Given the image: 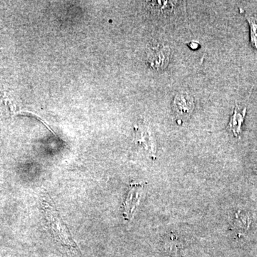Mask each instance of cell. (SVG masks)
Segmentation results:
<instances>
[{
    "label": "cell",
    "mask_w": 257,
    "mask_h": 257,
    "mask_svg": "<svg viewBox=\"0 0 257 257\" xmlns=\"http://www.w3.org/2000/svg\"><path fill=\"white\" fill-rule=\"evenodd\" d=\"M143 187L141 184L132 183L130 184L126 199L123 208V216L126 220H131L134 214L138 209L142 196H143Z\"/></svg>",
    "instance_id": "obj_3"
},
{
    "label": "cell",
    "mask_w": 257,
    "mask_h": 257,
    "mask_svg": "<svg viewBox=\"0 0 257 257\" xmlns=\"http://www.w3.org/2000/svg\"><path fill=\"white\" fill-rule=\"evenodd\" d=\"M42 208L57 241L62 246L68 248L72 253L79 252V247L77 243L74 241L68 227L62 220L53 204H50L44 199L42 201Z\"/></svg>",
    "instance_id": "obj_1"
},
{
    "label": "cell",
    "mask_w": 257,
    "mask_h": 257,
    "mask_svg": "<svg viewBox=\"0 0 257 257\" xmlns=\"http://www.w3.org/2000/svg\"><path fill=\"white\" fill-rule=\"evenodd\" d=\"M170 59V49L168 46L157 45L151 47L147 54V62L152 69L162 70L168 65Z\"/></svg>",
    "instance_id": "obj_2"
},
{
    "label": "cell",
    "mask_w": 257,
    "mask_h": 257,
    "mask_svg": "<svg viewBox=\"0 0 257 257\" xmlns=\"http://www.w3.org/2000/svg\"><path fill=\"white\" fill-rule=\"evenodd\" d=\"M136 138L137 141L143 143L147 150L151 152V153H155L154 147L152 146L151 140H150V135L147 130H145V128H138V130H136Z\"/></svg>",
    "instance_id": "obj_7"
},
{
    "label": "cell",
    "mask_w": 257,
    "mask_h": 257,
    "mask_svg": "<svg viewBox=\"0 0 257 257\" xmlns=\"http://www.w3.org/2000/svg\"><path fill=\"white\" fill-rule=\"evenodd\" d=\"M245 18L249 24L251 45L257 51V18L247 16L246 15H245Z\"/></svg>",
    "instance_id": "obj_8"
},
{
    "label": "cell",
    "mask_w": 257,
    "mask_h": 257,
    "mask_svg": "<svg viewBox=\"0 0 257 257\" xmlns=\"http://www.w3.org/2000/svg\"><path fill=\"white\" fill-rule=\"evenodd\" d=\"M199 46V45L198 44V42H191L190 44H189V47H190L192 50H197Z\"/></svg>",
    "instance_id": "obj_9"
},
{
    "label": "cell",
    "mask_w": 257,
    "mask_h": 257,
    "mask_svg": "<svg viewBox=\"0 0 257 257\" xmlns=\"http://www.w3.org/2000/svg\"><path fill=\"white\" fill-rule=\"evenodd\" d=\"M246 109H240L238 106L235 108L234 114L230 118L229 123V130L232 131L234 136L239 137L241 133V126L243 121H244L245 116H246Z\"/></svg>",
    "instance_id": "obj_5"
},
{
    "label": "cell",
    "mask_w": 257,
    "mask_h": 257,
    "mask_svg": "<svg viewBox=\"0 0 257 257\" xmlns=\"http://www.w3.org/2000/svg\"><path fill=\"white\" fill-rule=\"evenodd\" d=\"M250 219L248 218V216L246 214H243L242 212L239 211L237 214H236L235 216V219L234 221V227L236 229L238 233L241 234V233L244 232L246 231L249 226Z\"/></svg>",
    "instance_id": "obj_6"
},
{
    "label": "cell",
    "mask_w": 257,
    "mask_h": 257,
    "mask_svg": "<svg viewBox=\"0 0 257 257\" xmlns=\"http://www.w3.org/2000/svg\"><path fill=\"white\" fill-rule=\"evenodd\" d=\"M194 109V99L187 92L178 93L173 101V111L178 117L188 118Z\"/></svg>",
    "instance_id": "obj_4"
}]
</instances>
